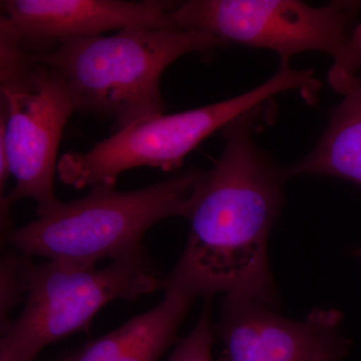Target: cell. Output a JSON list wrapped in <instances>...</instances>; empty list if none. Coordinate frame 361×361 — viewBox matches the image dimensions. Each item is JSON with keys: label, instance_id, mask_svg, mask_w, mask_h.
Segmentation results:
<instances>
[{"label": "cell", "instance_id": "cell-1", "mask_svg": "<svg viewBox=\"0 0 361 361\" xmlns=\"http://www.w3.org/2000/svg\"><path fill=\"white\" fill-rule=\"evenodd\" d=\"M258 123L243 116L221 130L222 155L195 182L186 219L190 234L177 264L161 278L195 296L222 293L270 305L275 289L268 260L271 228L281 209L284 168L256 146Z\"/></svg>", "mask_w": 361, "mask_h": 361}, {"label": "cell", "instance_id": "cell-2", "mask_svg": "<svg viewBox=\"0 0 361 361\" xmlns=\"http://www.w3.org/2000/svg\"><path fill=\"white\" fill-rule=\"evenodd\" d=\"M225 44L197 30H126L65 40L51 51L30 54L61 75L75 111L111 120L113 135L164 114L161 77L178 59Z\"/></svg>", "mask_w": 361, "mask_h": 361}, {"label": "cell", "instance_id": "cell-3", "mask_svg": "<svg viewBox=\"0 0 361 361\" xmlns=\"http://www.w3.org/2000/svg\"><path fill=\"white\" fill-rule=\"evenodd\" d=\"M199 173L188 169L134 191L94 185L87 196L61 203L23 227L11 228L2 239L28 257L92 266L104 259L116 260L144 249L142 238L161 221L186 218Z\"/></svg>", "mask_w": 361, "mask_h": 361}, {"label": "cell", "instance_id": "cell-4", "mask_svg": "<svg viewBox=\"0 0 361 361\" xmlns=\"http://www.w3.org/2000/svg\"><path fill=\"white\" fill-rule=\"evenodd\" d=\"M20 254L26 303L20 317L1 329L0 361H35L49 344L89 329L111 301L133 302L161 289V278L145 249L103 269L66 260L35 264Z\"/></svg>", "mask_w": 361, "mask_h": 361}, {"label": "cell", "instance_id": "cell-5", "mask_svg": "<svg viewBox=\"0 0 361 361\" xmlns=\"http://www.w3.org/2000/svg\"><path fill=\"white\" fill-rule=\"evenodd\" d=\"M319 85L312 70L280 68L267 82L239 96L182 113L154 116L111 135L85 153L63 154L58 164L59 180L82 189L97 184L116 186L118 176L137 167L175 172L209 135L239 116L288 90H299L304 99H310Z\"/></svg>", "mask_w": 361, "mask_h": 361}, {"label": "cell", "instance_id": "cell-6", "mask_svg": "<svg viewBox=\"0 0 361 361\" xmlns=\"http://www.w3.org/2000/svg\"><path fill=\"white\" fill-rule=\"evenodd\" d=\"M361 4L331 1L313 7L297 0H189L178 2L171 16L180 30H197L222 39L269 49L280 68L292 56L319 51L334 59L330 71L357 73L361 68Z\"/></svg>", "mask_w": 361, "mask_h": 361}, {"label": "cell", "instance_id": "cell-7", "mask_svg": "<svg viewBox=\"0 0 361 361\" xmlns=\"http://www.w3.org/2000/svg\"><path fill=\"white\" fill-rule=\"evenodd\" d=\"M73 111L65 80L49 66L35 63L23 82L0 89V147L6 149L16 182L0 198L1 233L13 228L11 209L18 201L32 199L39 216L63 203L54 193V174L63 129Z\"/></svg>", "mask_w": 361, "mask_h": 361}, {"label": "cell", "instance_id": "cell-8", "mask_svg": "<svg viewBox=\"0 0 361 361\" xmlns=\"http://www.w3.org/2000/svg\"><path fill=\"white\" fill-rule=\"evenodd\" d=\"M268 306L225 296L215 325L223 344L218 361H341L348 353L349 342L337 331V311L314 310L303 322H294Z\"/></svg>", "mask_w": 361, "mask_h": 361}, {"label": "cell", "instance_id": "cell-9", "mask_svg": "<svg viewBox=\"0 0 361 361\" xmlns=\"http://www.w3.org/2000/svg\"><path fill=\"white\" fill-rule=\"evenodd\" d=\"M178 2L164 0H1L2 16L27 54L51 51L71 39L109 30H180L172 20Z\"/></svg>", "mask_w": 361, "mask_h": 361}, {"label": "cell", "instance_id": "cell-10", "mask_svg": "<svg viewBox=\"0 0 361 361\" xmlns=\"http://www.w3.org/2000/svg\"><path fill=\"white\" fill-rule=\"evenodd\" d=\"M163 290V299L155 308L135 316L59 361L160 360L177 341L180 323L197 298L179 287Z\"/></svg>", "mask_w": 361, "mask_h": 361}, {"label": "cell", "instance_id": "cell-11", "mask_svg": "<svg viewBox=\"0 0 361 361\" xmlns=\"http://www.w3.org/2000/svg\"><path fill=\"white\" fill-rule=\"evenodd\" d=\"M329 82L343 99L330 113L326 130L313 151L285 167V175L287 179L331 176L361 186V77L329 71Z\"/></svg>", "mask_w": 361, "mask_h": 361}, {"label": "cell", "instance_id": "cell-12", "mask_svg": "<svg viewBox=\"0 0 361 361\" xmlns=\"http://www.w3.org/2000/svg\"><path fill=\"white\" fill-rule=\"evenodd\" d=\"M215 336L208 297L196 326L178 343L167 361H213L211 351Z\"/></svg>", "mask_w": 361, "mask_h": 361}, {"label": "cell", "instance_id": "cell-13", "mask_svg": "<svg viewBox=\"0 0 361 361\" xmlns=\"http://www.w3.org/2000/svg\"><path fill=\"white\" fill-rule=\"evenodd\" d=\"M20 254L18 251L8 253L1 259V299H0V317H1V329L9 322V311L16 304L23 301L25 295L20 284Z\"/></svg>", "mask_w": 361, "mask_h": 361}]
</instances>
